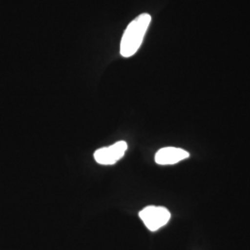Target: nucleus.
I'll use <instances>...</instances> for the list:
<instances>
[{
  "instance_id": "1",
  "label": "nucleus",
  "mask_w": 250,
  "mask_h": 250,
  "mask_svg": "<svg viewBox=\"0 0 250 250\" xmlns=\"http://www.w3.org/2000/svg\"><path fill=\"white\" fill-rule=\"evenodd\" d=\"M151 16L143 13L127 26L121 42V55L125 58L132 57L139 49L144 37L150 24Z\"/></svg>"
},
{
  "instance_id": "3",
  "label": "nucleus",
  "mask_w": 250,
  "mask_h": 250,
  "mask_svg": "<svg viewBox=\"0 0 250 250\" xmlns=\"http://www.w3.org/2000/svg\"><path fill=\"white\" fill-rule=\"evenodd\" d=\"M127 147L126 142L119 141L109 146L99 148L95 152L94 158L101 165H113L125 156Z\"/></svg>"
},
{
  "instance_id": "4",
  "label": "nucleus",
  "mask_w": 250,
  "mask_h": 250,
  "mask_svg": "<svg viewBox=\"0 0 250 250\" xmlns=\"http://www.w3.org/2000/svg\"><path fill=\"white\" fill-rule=\"evenodd\" d=\"M189 157V153L178 147H163L157 152L155 161L160 165H172L184 161Z\"/></svg>"
},
{
  "instance_id": "2",
  "label": "nucleus",
  "mask_w": 250,
  "mask_h": 250,
  "mask_svg": "<svg viewBox=\"0 0 250 250\" xmlns=\"http://www.w3.org/2000/svg\"><path fill=\"white\" fill-rule=\"evenodd\" d=\"M139 217L148 230L155 232L168 224L170 213L164 207L148 206L139 212Z\"/></svg>"
}]
</instances>
